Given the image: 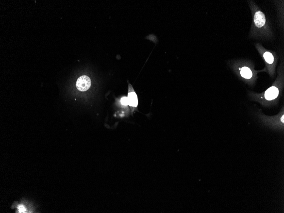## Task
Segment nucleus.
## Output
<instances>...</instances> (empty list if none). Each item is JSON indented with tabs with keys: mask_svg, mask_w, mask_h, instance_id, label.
<instances>
[{
	"mask_svg": "<svg viewBox=\"0 0 284 213\" xmlns=\"http://www.w3.org/2000/svg\"><path fill=\"white\" fill-rule=\"evenodd\" d=\"M264 58L265 61L269 64H272L274 62V57L273 55L270 52H266L264 54Z\"/></svg>",
	"mask_w": 284,
	"mask_h": 213,
	"instance_id": "nucleus-6",
	"label": "nucleus"
},
{
	"mask_svg": "<svg viewBox=\"0 0 284 213\" xmlns=\"http://www.w3.org/2000/svg\"><path fill=\"white\" fill-rule=\"evenodd\" d=\"M91 84V80L86 75H83L79 77L76 83L77 88L81 91H87L90 88Z\"/></svg>",
	"mask_w": 284,
	"mask_h": 213,
	"instance_id": "nucleus-1",
	"label": "nucleus"
},
{
	"mask_svg": "<svg viewBox=\"0 0 284 213\" xmlns=\"http://www.w3.org/2000/svg\"><path fill=\"white\" fill-rule=\"evenodd\" d=\"M255 25L258 28L262 27L266 23V19L265 15L262 12L258 11L255 13L254 18Z\"/></svg>",
	"mask_w": 284,
	"mask_h": 213,
	"instance_id": "nucleus-3",
	"label": "nucleus"
},
{
	"mask_svg": "<svg viewBox=\"0 0 284 213\" xmlns=\"http://www.w3.org/2000/svg\"><path fill=\"white\" fill-rule=\"evenodd\" d=\"M17 208L19 213H28L27 212H28L27 211V208L26 207L25 205H24L23 204L18 205L17 206Z\"/></svg>",
	"mask_w": 284,
	"mask_h": 213,
	"instance_id": "nucleus-7",
	"label": "nucleus"
},
{
	"mask_svg": "<svg viewBox=\"0 0 284 213\" xmlns=\"http://www.w3.org/2000/svg\"><path fill=\"white\" fill-rule=\"evenodd\" d=\"M128 105L132 107H137L138 105V98L137 94L134 91L132 87L130 84L129 86V92L128 95Z\"/></svg>",
	"mask_w": 284,
	"mask_h": 213,
	"instance_id": "nucleus-2",
	"label": "nucleus"
},
{
	"mask_svg": "<svg viewBox=\"0 0 284 213\" xmlns=\"http://www.w3.org/2000/svg\"><path fill=\"white\" fill-rule=\"evenodd\" d=\"M240 74L242 77L247 79H249L252 77V72L247 67H243L242 68L240 71Z\"/></svg>",
	"mask_w": 284,
	"mask_h": 213,
	"instance_id": "nucleus-5",
	"label": "nucleus"
},
{
	"mask_svg": "<svg viewBox=\"0 0 284 213\" xmlns=\"http://www.w3.org/2000/svg\"><path fill=\"white\" fill-rule=\"evenodd\" d=\"M121 103L124 106H127V105H128V98L126 97H124L122 98L121 99Z\"/></svg>",
	"mask_w": 284,
	"mask_h": 213,
	"instance_id": "nucleus-8",
	"label": "nucleus"
},
{
	"mask_svg": "<svg viewBox=\"0 0 284 213\" xmlns=\"http://www.w3.org/2000/svg\"><path fill=\"white\" fill-rule=\"evenodd\" d=\"M284 116L283 115L282 116V117L281 119V121H282V122H283V123H284Z\"/></svg>",
	"mask_w": 284,
	"mask_h": 213,
	"instance_id": "nucleus-9",
	"label": "nucleus"
},
{
	"mask_svg": "<svg viewBox=\"0 0 284 213\" xmlns=\"http://www.w3.org/2000/svg\"><path fill=\"white\" fill-rule=\"evenodd\" d=\"M279 95V90L276 87H270L265 91V97L268 101H271L275 99Z\"/></svg>",
	"mask_w": 284,
	"mask_h": 213,
	"instance_id": "nucleus-4",
	"label": "nucleus"
}]
</instances>
